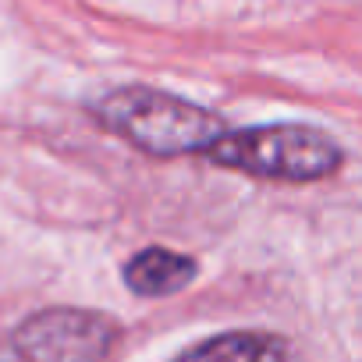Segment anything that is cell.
I'll return each instance as SVG.
<instances>
[{
    "instance_id": "cell-1",
    "label": "cell",
    "mask_w": 362,
    "mask_h": 362,
    "mask_svg": "<svg viewBox=\"0 0 362 362\" xmlns=\"http://www.w3.org/2000/svg\"><path fill=\"white\" fill-rule=\"evenodd\" d=\"M93 117L149 156L210 153V146L228 132L221 114L149 86H121L100 96Z\"/></svg>"
},
{
    "instance_id": "cell-2",
    "label": "cell",
    "mask_w": 362,
    "mask_h": 362,
    "mask_svg": "<svg viewBox=\"0 0 362 362\" xmlns=\"http://www.w3.org/2000/svg\"><path fill=\"white\" fill-rule=\"evenodd\" d=\"M214 163L277 181H320L341 163V149L330 135L309 124H256L224 132L210 153Z\"/></svg>"
},
{
    "instance_id": "cell-3",
    "label": "cell",
    "mask_w": 362,
    "mask_h": 362,
    "mask_svg": "<svg viewBox=\"0 0 362 362\" xmlns=\"http://www.w3.org/2000/svg\"><path fill=\"white\" fill-rule=\"evenodd\" d=\"M117 323L93 309H43L0 337V362H103Z\"/></svg>"
},
{
    "instance_id": "cell-4",
    "label": "cell",
    "mask_w": 362,
    "mask_h": 362,
    "mask_svg": "<svg viewBox=\"0 0 362 362\" xmlns=\"http://www.w3.org/2000/svg\"><path fill=\"white\" fill-rule=\"evenodd\" d=\"M196 259L185 252H170V249H142L124 263V284L142 295V298H160L174 295L196 277Z\"/></svg>"
},
{
    "instance_id": "cell-5",
    "label": "cell",
    "mask_w": 362,
    "mask_h": 362,
    "mask_svg": "<svg viewBox=\"0 0 362 362\" xmlns=\"http://www.w3.org/2000/svg\"><path fill=\"white\" fill-rule=\"evenodd\" d=\"M174 362H288V341L263 330H235L189 348Z\"/></svg>"
}]
</instances>
